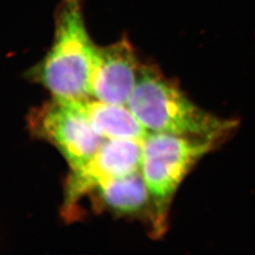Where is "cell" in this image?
Here are the masks:
<instances>
[{
    "instance_id": "6da1fadb",
    "label": "cell",
    "mask_w": 255,
    "mask_h": 255,
    "mask_svg": "<svg viewBox=\"0 0 255 255\" xmlns=\"http://www.w3.org/2000/svg\"><path fill=\"white\" fill-rule=\"evenodd\" d=\"M128 108L149 132L208 139L219 142L237 126L194 104L153 65L141 64Z\"/></svg>"
},
{
    "instance_id": "7a4b0ae2",
    "label": "cell",
    "mask_w": 255,
    "mask_h": 255,
    "mask_svg": "<svg viewBox=\"0 0 255 255\" xmlns=\"http://www.w3.org/2000/svg\"><path fill=\"white\" fill-rule=\"evenodd\" d=\"M97 47L86 28L82 0H61L55 11L53 44L30 75L57 100L91 99Z\"/></svg>"
},
{
    "instance_id": "3957f363",
    "label": "cell",
    "mask_w": 255,
    "mask_h": 255,
    "mask_svg": "<svg viewBox=\"0 0 255 255\" xmlns=\"http://www.w3.org/2000/svg\"><path fill=\"white\" fill-rule=\"evenodd\" d=\"M216 143L163 132H148L143 140L141 172L150 197L153 237H161L166 231L169 206L178 187L192 166Z\"/></svg>"
},
{
    "instance_id": "277c9868",
    "label": "cell",
    "mask_w": 255,
    "mask_h": 255,
    "mask_svg": "<svg viewBox=\"0 0 255 255\" xmlns=\"http://www.w3.org/2000/svg\"><path fill=\"white\" fill-rule=\"evenodd\" d=\"M34 134L52 143L75 169L85 164L106 140L92 127L82 101L54 99L29 119Z\"/></svg>"
},
{
    "instance_id": "5b68a950",
    "label": "cell",
    "mask_w": 255,
    "mask_h": 255,
    "mask_svg": "<svg viewBox=\"0 0 255 255\" xmlns=\"http://www.w3.org/2000/svg\"><path fill=\"white\" fill-rule=\"evenodd\" d=\"M142 142L106 139L85 164L71 169L64 187V217L72 218L79 201L104 182L141 170Z\"/></svg>"
},
{
    "instance_id": "8992f818",
    "label": "cell",
    "mask_w": 255,
    "mask_h": 255,
    "mask_svg": "<svg viewBox=\"0 0 255 255\" xmlns=\"http://www.w3.org/2000/svg\"><path fill=\"white\" fill-rule=\"evenodd\" d=\"M141 64L127 37L109 46H98L92 71V98L127 105L136 84Z\"/></svg>"
},
{
    "instance_id": "52a82bcc",
    "label": "cell",
    "mask_w": 255,
    "mask_h": 255,
    "mask_svg": "<svg viewBox=\"0 0 255 255\" xmlns=\"http://www.w3.org/2000/svg\"><path fill=\"white\" fill-rule=\"evenodd\" d=\"M95 204L122 216L150 215V197L141 170L104 182L96 190Z\"/></svg>"
},
{
    "instance_id": "ba28073f",
    "label": "cell",
    "mask_w": 255,
    "mask_h": 255,
    "mask_svg": "<svg viewBox=\"0 0 255 255\" xmlns=\"http://www.w3.org/2000/svg\"><path fill=\"white\" fill-rule=\"evenodd\" d=\"M82 107L92 127L105 139L143 141L149 132L127 105L111 104L91 98L82 101Z\"/></svg>"
}]
</instances>
